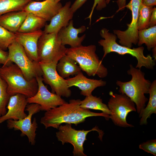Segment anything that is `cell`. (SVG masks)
Wrapping results in <instances>:
<instances>
[{"mask_svg": "<svg viewBox=\"0 0 156 156\" xmlns=\"http://www.w3.org/2000/svg\"><path fill=\"white\" fill-rule=\"evenodd\" d=\"M7 87L6 83L0 76V116L7 113L6 107L11 96L7 92Z\"/></svg>", "mask_w": 156, "mask_h": 156, "instance_id": "cell-28", "label": "cell"}, {"mask_svg": "<svg viewBox=\"0 0 156 156\" xmlns=\"http://www.w3.org/2000/svg\"><path fill=\"white\" fill-rule=\"evenodd\" d=\"M71 2H67L51 18L49 23L46 24L43 31L46 33L58 32L62 27L67 26L72 20L74 13L71 10Z\"/></svg>", "mask_w": 156, "mask_h": 156, "instance_id": "cell-19", "label": "cell"}, {"mask_svg": "<svg viewBox=\"0 0 156 156\" xmlns=\"http://www.w3.org/2000/svg\"><path fill=\"white\" fill-rule=\"evenodd\" d=\"M81 100L72 99L68 103L62 105L46 111L40 119V122L45 129L52 127L58 129L63 123L78 124L84 122L88 117L102 116L107 120L110 119V115L103 112L98 113L91 111L80 106Z\"/></svg>", "mask_w": 156, "mask_h": 156, "instance_id": "cell-1", "label": "cell"}, {"mask_svg": "<svg viewBox=\"0 0 156 156\" xmlns=\"http://www.w3.org/2000/svg\"><path fill=\"white\" fill-rule=\"evenodd\" d=\"M153 8V7L141 4L139 8L138 21V31L149 27L150 16Z\"/></svg>", "mask_w": 156, "mask_h": 156, "instance_id": "cell-27", "label": "cell"}, {"mask_svg": "<svg viewBox=\"0 0 156 156\" xmlns=\"http://www.w3.org/2000/svg\"><path fill=\"white\" fill-rule=\"evenodd\" d=\"M96 46L81 45L68 48L66 55L78 64L81 70L89 76L97 75L101 78L106 77L108 70L96 53Z\"/></svg>", "mask_w": 156, "mask_h": 156, "instance_id": "cell-5", "label": "cell"}, {"mask_svg": "<svg viewBox=\"0 0 156 156\" xmlns=\"http://www.w3.org/2000/svg\"><path fill=\"white\" fill-rule=\"evenodd\" d=\"M8 49V61L17 66L26 80L30 81L37 77L42 76L39 62L31 59L22 46L16 40L9 46Z\"/></svg>", "mask_w": 156, "mask_h": 156, "instance_id": "cell-7", "label": "cell"}, {"mask_svg": "<svg viewBox=\"0 0 156 156\" xmlns=\"http://www.w3.org/2000/svg\"><path fill=\"white\" fill-rule=\"evenodd\" d=\"M142 0H131L126 7L131 12L132 20L131 23L127 24V29L124 31L114 30V34L119 39L120 44L131 48L133 44L136 45L138 41V21L140 7Z\"/></svg>", "mask_w": 156, "mask_h": 156, "instance_id": "cell-11", "label": "cell"}, {"mask_svg": "<svg viewBox=\"0 0 156 156\" xmlns=\"http://www.w3.org/2000/svg\"><path fill=\"white\" fill-rule=\"evenodd\" d=\"M57 129L58 130L56 133V136L58 140L62 145L65 143L71 144L73 147V153L74 156H87L83 152V144L87 140L86 137L88 133L92 131H97L101 141L104 133L96 126L89 130H77L72 128L71 124L67 123L64 125H60Z\"/></svg>", "mask_w": 156, "mask_h": 156, "instance_id": "cell-8", "label": "cell"}, {"mask_svg": "<svg viewBox=\"0 0 156 156\" xmlns=\"http://www.w3.org/2000/svg\"><path fill=\"white\" fill-rule=\"evenodd\" d=\"M148 94L149 98L148 103L146 107L139 114L140 118V125H146L147 124V119L151 117L153 114H156V80L151 83Z\"/></svg>", "mask_w": 156, "mask_h": 156, "instance_id": "cell-22", "label": "cell"}, {"mask_svg": "<svg viewBox=\"0 0 156 156\" xmlns=\"http://www.w3.org/2000/svg\"><path fill=\"white\" fill-rule=\"evenodd\" d=\"M43 33V31L40 29L30 32L14 33L16 40L22 46L27 55L33 61L39 62L38 43Z\"/></svg>", "mask_w": 156, "mask_h": 156, "instance_id": "cell-16", "label": "cell"}, {"mask_svg": "<svg viewBox=\"0 0 156 156\" xmlns=\"http://www.w3.org/2000/svg\"><path fill=\"white\" fill-rule=\"evenodd\" d=\"M46 22L44 19L32 13H28L17 32L28 33L41 29L44 27Z\"/></svg>", "mask_w": 156, "mask_h": 156, "instance_id": "cell-23", "label": "cell"}, {"mask_svg": "<svg viewBox=\"0 0 156 156\" xmlns=\"http://www.w3.org/2000/svg\"><path fill=\"white\" fill-rule=\"evenodd\" d=\"M101 36L103 38L98 41L99 45L103 47L104 54L102 60L108 53L114 52L123 55L129 54L135 57L138 62L135 68L140 69L142 67L147 69H153L155 65V61L150 55L147 56L144 54V48L140 46L138 48H129L118 44L116 42V36L109 32L105 28L100 31Z\"/></svg>", "mask_w": 156, "mask_h": 156, "instance_id": "cell-3", "label": "cell"}, {"mask_svg": "<svg viewBox=\"0 0 156 156\" xmlns=\"http://www.w3.org/2000/svg\"><path fill=\"white\" fill-rule=\"evenodd\" d=\"M39 62L42 71L43 81L50 86L52 92L61 97H70L71 91L66 79L58 73L56 68L57 63Z\"/></svg>", "mask_w": 156, "mask_h": 156, "instance_id": "cell-12", "label": "cell"}, {"mask_svg": "<svg viewBox=\"0 0 156 156\" xmlns=\"http://www.w3.org/2000/svg\"><path fill=\"white\" fill-rule=\"evenodd\" d=\"M80 106L84 109L101 110L109 115L111 114L107 105L103 103L102 100L92 95L86 96L84 99L81 100Z\"/></svg>", "mask_w": 156, "mask_h": 156, "instance_id": "cell-25", "label": "cell"}, {"mask_svg": "<svg viewBox=\"0 0 156 156\" xmlns=\"http://www.w3.org/2000/svg\"><path fill=\"white\" fill-rule=\"evenodd\" d=\"M0 76L7 85V91L10 96L20 94L27 98L34 95L38 89L36 78L28 81L21 69L12 62L0 67Z\"/></svg>", "mask_w": 156, "mask_h": 156, "instance_id": "cell-4", "label": "cell"}, {"mask_svg": "<svg viewBox=\"0 0 156 156\" xmlns=\"http://www.w3.org/2000/svg\"><path fill=\"white\" fill-rule=\"evenodd\" d=\"M87 0H76L71 5L70 8L72 11L74 13Z\"/></svg>", "mask_w": 156, "mask_h": 156, "instance_id": "cell-33", "label": "cell"}, {"mask_svg": "<svg viewBox=\"0 0 156 156\" xmlns=\"http://www.w3.org/2000/svg\"><path fill=\"white\" fill-rule=\"evenodd\" d=\"M37 81L38 89L33 96L27 98L28 104H38L41 111H47L66 102L60 96L50 92L44 85L42 76L36 78Z\"/></svg>", "mask_w": 156, "mask_h": 156, "instance_id": "cell-13", "label": "cell"}, {"mask_svg": "<svg viewBox=\"0 0 156 156\" xmlns=\"http://www.w3.org/2000/svg\"><path fill=\"white\" fill-rule=\"evenodd\" d=\"M116 2L118 8L116 12L123 10L126 8V0H117Z\"/></svg>", "mask_w": 156, "mask_h": 156, "instance_id": "cell-35", "label": "cell"}, {"mask_svg": "<svg viewBox=\"0 0 156 156\" xmlns=\"http://www.w3.org/2000/svg\"><path fill=\"white\" fill-rule=\"evenodd\" d=\"M127 73L131 76V79L127 82L117 80L116 83L119 87V92L129 98L136 105V111L140 114L145 107L148 101L145 96L148 94L151 81L145 78V73L141 69L130 64Z\"/></svg>", "mask_w": 156, "mask_h": 156, "instance_id": "cell-2", "label": "cell"}, {"mask_svg": "<svg viewBox=\"0 0 156 156\" xmlns=\"http://www.w3.org/2000/svg\"><path fill=\"white\" fill-rule=\"evenodd\" d=\"M25 110L28 113L26 117L18 120H7V127L9 129L20 131L21 136H27L29 143L34 146L36 142V131L38 128V124L36 118H34L32 122L31 119L33 115L41 110L40 107L37 103H29L27 105Z\"/></svg>", "mask_w": 156, "mask_h": 156, "instance_id": "cell-10", "label": "cell"}, {"mask_svg": "<svg viewBox=\"0 0 156 156\" xmlns=\"http://www.w3.org/2000/svg\"><path fill=\"white\" fill-rule=\"evenodd\" d=\"M139 148L156 156V140H151L140 144Z\"/></svg>", "mask_w": 156, "mask_h": 156, "instance_id": "cell-30", "label": "cell"}, {"mask_svg": "<svg viewBox=\"0 0 156 156\" xmlns=\"http://www.w3.org/2000/svg\"><path fill=\"white\" fill-rule=\"evenodd\" d=\"M15 40L14 33L0 26V49L6 51L9 46Z\"/></svg>", "mask_w": 156, "mask_h": 156, "instance_id": "cell-29", "label": "cell"}, {"mask_svg": "<svg viewBox=\"0 0 156 156\" xmlns=\"http://www.w3.org/2000/svg\"><path fill=\"white\" fill-rule=\"evenodd\" d=\"M66 79L68 87L75 86L81 90L80 94L84 96L92 95L93 91L98 87L106 85V82L101 79L99 80L88 78L81 71L72 78Z\"/></svg>", "mask_w": 156, "mask_h": 156, "instance_id": "cell-17", "label": "cell"}, {"mask_svg": "<svg viewBox=\"0 0 156 156\" xmlns=\"http://www.w3.org/2000/svg\"><path fill=\"white\" fill-rule=\"evenodd\" d=\"M156 25V8L154 7L151 13L150 18L149 27Z\"/></svg>", "mask_w": 156, "mask_h": 156, "instance_id": "cell-34", "label": "cell"}, {"mask_svg": "<svg viewBox=\"0 0 156 156\" xmlns=\"http://www.w3.org/2000/svg\"><path fill=\"white\" fill-rule=\"evenodd\" d=\"M33 0H0V15L9 12L23 10Z\"/></svg>", "mask_w": 156, "mask_h": 156, "instance_id": "cell-26", "label": "cell"}, {"mask_svg": "<svg viewBox=\"0 0 156 156\" xmlns=\"http://www.w3.org/2000/svg\"><path fill=\"white\" fill-rule=\"evenodd\" d=\"M110 97L107 105L111 112L110 118L116 125L123 127H132L134 126L127 123V117L128 114L136 111L134 103L125 94L109 93Z\"/></svg>", "mask_w": 156, "mask_h": 156, "instance_id": "cell-9", "label": "cell"}, {"mask_svg": "<svg viewBox=\"0 0 156 156\" xmlns=\"http://www.w3.org/2000/svg\"><path fill=\"white\" fill-rule=\"evenodd\" d=\"M27 98L20 94L11 96L7 106V113L0 116V124L9 119L18 120L26 117L27 115L25 112L28 104Z\"/></svg>", "mask_w": 156, "mask_h": 156, "instance_id": "cell-15", "label": "cell"}, {"mask_svg": "<svg viewBox=\"0 0 156 156\" xmlns=\"http://www.w3.org/2000/svg\"><path fill=\"white\" fill-rule=\"evenodd\" d=\"M8 52L0 49V63L3 65H8L12 63L8 61Z\"/></svg>", "mask_w": 156, "mask_h": 156, "instance_id": "cell-32", "label": "cell"}, {"mask_svg": "<svg viewBox=\"0 0 156 156\" xmlns=\"http://www.w3.org/2000/svg\"><path fill=\"white\" fill-rule=\"evenodd\" d=\"M96 7V9L97 10H100L103 8H105L107 5L105 0H94V3L93 6L92 8V10L90 13L88 17L86 18H89L90 20V24L91 21V17L92 15L94 9V8Z\"/></svg>", "mask_w": 156, "mask_h": 156, "instance_id": "cell-31", "label": "cell"}, {"mask_svg": "<svg viewBox=\"0 0 156 156\" xmlns=\"http://www.w3.org/2000/svg\"><path fill=\"white\" fill-rule=\"evenodd\" d=\"M156 47H155L153 49V57L154 58V60H156Z\"/></svg>", "mask_w": 156, "mask_h": 156, "instance_id": "cell-37", "label": "cell"}, {"mask_svg": "<svg viewBox=\"0 0 156 156\" xmlns=\"http://www.w3.org/2000/svg\"><path fill=\"white\" fill-rule=\"evenodd\" d=\"M67 49L62 44L58 32L46 33L43 31L38 43L39 62L57 63L66 55Z\"/></svg>", "mask_w": 156, "mask_h": 156, "instance_id": "cell-6", "label": "cell"}, {"mask_svg": "<svg viewBox=\"0 0 156 156\" xmlns=\"http://www.w3.org/2000/svg\"><path fill=\"white\" fill-rule=\"evenodd\" d=\"M142 3L146 6L153 7L156 5V0H142Z\"/></svg>", "mask_w": 156, "mask_h": 156, "instance_id": "cell-36", "label": "cell"}, {"mask_svg": "<svg viewBox=\"0 0 156 156\" xmlns=\"http://www.w3.org/2000/svg\"><path fill=\"white\" fill-rule=\"evenodd\" d=\"M55 1L57 2H59L60 1L62 0H54Z\"/></svg>", "mask_w": 156, "mask_h": 156, "instance_id": "cell-39", "label": "cell"}, {"mask_svg": "<svg viewBox=\"0 0 156 156\" xmlns=\"http://www.w3.org/2000/svg\"><path fill=\"white\" fill-rule=\"evenodd\" d=\"M138 46L145 44L149 51L156 47V25L138 30Z\"/></svg>", "mask_w": 156, "mask_h": 156, "instance_id": "cell-24", "label": "cell"}, {"mask_svg": "<svg viewBox=\"0 0 156 156\" xmlns=\"http://www.w3.org/2000/svg\"><path fill=\"white\" fill-rule=\"evenodd\" d=\"M62 3L54 0L41 1L33 0L29 3L23 10L31 13L47 21H50L62 7Z\"/></svg>", "mask_w": 156, "mask_h": 156, "instance_id": "cell-14", "label": "cell"}, {"mask_svg": "<svg viewBox=\"0 0 156 156\" xmlns=\"http://www.w3.org/2000/svg\"><path fill=\"white\" fill-rule=\"evenodd\" d=\"M28 13L24 10L8 12L0 15V26L8 31L17 32Z\"/></svg>", "mask_w": 156, "mask_h": 156, "instance_id": "cell-20", "label": "cell"}, {"mask_svg": "<svg viewBox=\"0 0 156 156\" xmlns=\"http://www.w3.org/2000/svg\"><path fill=\"white\" fill-rule=\"evenodd\" d=\"M0 64H1V63H0Z\"/></svg>", "mask_w": 156, "mask_h": 156, "instance_id": "cell-40", "label": "cell"}, {"mask_svg": "<svg viewBox=\"0 0 156 156\" xmlns=\"http://www.w3.org/2000/svg\"><path fill=\"white\" fill-rule=\"evenodd\" d=\"M56 68L59 75L64 79L68 78L70 76L75 75L81 71L75 61L66 55L59 60Z\"/></svg>", "mask_w": 156, "mask_h": 156, "instance_id": "cell-21", "label": "cell"}, {"mask_svg": "<svg viewBox=\"0 0 156 156\" xmlns=\"http://www.w3.org/2000/svg\"><path fill=\"white\" fill-rule=\"evenodd\" d=\"M111 0H106V2L107 4H108L109 3Z\"/></svg>", "mask_w": 156, "mask_h": 156, "instance_id": "cell-38", "label": "cell"}, {"mask_svg": "<svg viewBox=\"0 0 156 156\" xmlns=\"http://www.w3.org/2000/svg\"><path fill=\"white\" fill-rule=\"evenodd\" d=\"M86 27L83 25L78 28L73 26V21L70 20L67 26L62 28L58 32V36L62 44L65 46L68 44L71 47L74 48L79 46L86 37V34L80 37L78 35L84 32Z\"/></svg>", "mask_w": 156, "mask_h": 156, "instance_id": "cell-18", "label": "cell"}]
</instances>
